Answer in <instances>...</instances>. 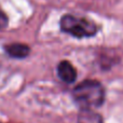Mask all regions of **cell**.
<instances>
[{"mask_svg":"<svg viewBox=\"0 0 123 123\" xmlns=\"http://www.w3.org/2000/svg\"><path fill=\"white\" fill-rule=\"evenodd\" d=\"M6 26H8V16L6 15V13L0 10V29L6 28Z\"/></svg>","mask_w":123,"mask_h":123,"instance_id":"obj_6","label":"cell"},{"mask_svg":"<svg viewBox=\"0 0 123 123\" xmlns=\"http://www.w3.org/2000/svg\"><path fill=\"white\" fill-rule=\"evenodd\" d=\"M57 74L62 81L66 83H72L77 78V71L74 67L67 61H63L57 66Z\"/></svg>","mask_w":123,"mask_h":123,"instance_id":"obj_3","label":"cell"},{"mask_svg":"<svg viewBox=\"0 0 123 123\" xmlns=\"http://www.w3.org/2000/svg\"><path fill=\"white\" fill-rule=\"evenodd\" d=\"M72 95L82 109H92L103 104L105 90L98 81L85 80L74 87Z\"/></svg>","mask_w":123,"mask_h":123,"instance_id":"obj_1","label":"cell"},{"mask_svg":"<svg viewBox=\"0 0 123 123\" xmlns=\"http://www.w3.org/2000/svg\"><path fill=\"white\" fill-rule=\"evenodd\" d=\"M79 123H103L100 117L92 109H82L79 117Z\"/></svg>","mask_w":123,"mask_h":123,"instance_id":"obj_5","label":"cell"},{"mask_svg":"<svg viewBox=\"0 0 123 123\" xmlns=\"http://www.w3.org/2000/svg\"><path fill=\"white\" fill-rule=\"evenodd\" d=\"M61 29L76 38H89L97 32V26L92 21L66 14L61 18Z\"/></svg>","mask_w":123,"mask_h":123,"instance_id":"obj_2","label":"cell"},{"mask_svg":"<svg viewBox=\"0 0 123 123\" xmlns=\"http://www.w3.org/2000/svg\"><path fill=\"white\" fill-rule=\"evenodd\" d=\"M6 51L11 57L24 58L28 56L30 49L28 45L23 44V43H11L6 47Z\"/></svg>","mask_w":123,"mask_h":123,"instance_id":"obj_4","label":"cell"}]
</instances>
